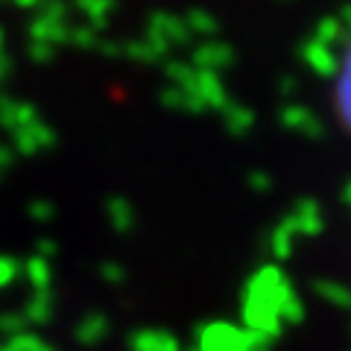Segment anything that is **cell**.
<instances>
[{"label":"cell","instance_id":"6da1fadb","mask_svg":"<svg viewBox=\"0 0 351 351\" xmlns=\"http://www.w3.org/2000/svg\"><path fill=\"white\" fill-rule=\"evenodd\" d=\"M328 73H334V106L337 117L351 132V38L346 44V53L337 64H328Z\"/></svg>","mask_w":351,"mask_h":351},{"label":"cell","instance_id":"7a4b0ae2","mask_svg":"<svg viewBox=\"0 0 351 351\" xmlns=\"http://www.w3.org/2000/svg\"><path fill=\"white\" fill-rule=\"evenodd\" d=\"M147 36L164 41L167 47H184L191 38V29L184 21L173 18V15H164V12H156L149 18V27H147Z\"/></svg>","mask_w":351,"mask_h":351},{"label":"cell","instance_id":"3957f363","mask_svg":"<svg viewBox=\"0 0 351 351\" xmlns=\"http://www.w3.org/2000/svg\"><path fill=\"white\" fill-rule=\"evenodd\" d=\"M36 120H38V112L29 103H21L9 94H0V126L3 129H9L15 135L18 129L36 123Z\"/></svg>","mask_w":351,"mask_h":351},{"label":"cell","instance_id":"277c9868","mask_svg":"<svg viewBox=\"0 0 351 351\" xmlns=\"http://www.w3.org/2000/svg\"><path fill=\"white\" fill-rule=\"evenodd\" d=\"M12 138H15V149L21 156H32V152H38V149H47V147H53V141H56L53 129L47 123H41V120L18 129Z\"/></svg>","mask_w":351,"mask_h":351},{"label":"cell","instance_id":"5b68a950","mask_svg":"<svg viewBox=\"0 0 351 351\" xmlns=\"http://www.w3.org/2000/svg\"><path fill=\"white\" fill-rule=\"evenodd\" d=\"M129 348L132 351H184L179 346V339L167 331H152V328H144V331H135L129 337Z\"/></svg>","mask_w":351,"mask_h":351},{"label":"cell","instance_id":"8992f818","mask_svg":"<svg viewBox=\"0 0 351 351\" xmlns=\"http://www.w3.org/2000/svg\"><path fill=\"white\" fill-rule=\"evenodd\" d=\"M240 348V334L228 325H211L199 331V351H232Z\"/></svg>","mask_w":351,"mask_h":351},{"label":"cell","instance_id":"52a82bcc","mask_svg":"<svg viewBox=\"0 0 351 351\" xmlns=\"http://www.w3.org/2000/svg\"><path fill=\"white\" fill-rule=\"evenodd\" d=\"M71 24H59V21H47L38 18L36 24H29V41H44V44H71Z\"/></svg>","mask_w":351,"mask_h":351},{"label":"cell","instance_id":"ba28073f","mask_svg":"<svg viewBox=\"0 0 351 351\" xmlns=\"http://www.w3.org/2000/svg\"><path fill=\"white\" fill-rule=\"evenodd\" d=\"M167 44L164 41H158V38H152V36H147V38H141V41H129V47L123 50L129 59H135V62H147V64H156V62H161L164 56H167Z\"/></svg>","mask_w":351,"mask_h":351},{"label":"cell","instance_id":"9c48e42d","mask_svg":"<svg viewBox=\"0 0 351 351\" xmlns=\"http://www.w3.org/2000/svg\"><path fill=\"white\" fill-rule=\"evenodd\" d=\"M108 334V319L103 313H88L85 319L76 325V339H80L82 346H94L100 343V339Z\"/></svg>","mask_w":351,"mask_h":351},{"label":"cell","instance_id":"30bf717a","mask_svg":"<svg viewBox=\"0 0 351 351\" xmlns=\"http://www.w3.org/2000/svg\"><path fill=\"white\" fill-rule=\"evenodd\" d=\"M53 316V295L47 293H32L29 304L24 307V319L27 325H47Z\"/></svg>","mask_w":351,"mask_h":351},{"label":"cell","instance_id":"8fae6325","mask_svg":"<svg viewBox=\"0 0 351 351\" xmlns=\"http://www.w3.org/2000/svg\"><path fill=\"white\" fill-rule=\"evenodd\" d=\"M24 276L29 278L32 287H36V293H47L50 290V276H53V272H50V261L32 255L24 263Z\"/></svg>","mask_w":351,"mask_h":351},{"label":"cell","instance_id":"7c38bea8","mask_svg":"<svg viewBox=\"0 0 351 351\" xmlns=\"http://www.w3.org/2000/svg\"><path fill=\"white\" fill-rule=\"evenodd\" d=\"M108 219H112V226H114V232L120 234H126L132 232V226H135V211H132V205L126 199H108Z\"/></svg>","mask_w":351,"mask_h":351},{"label":"cell","instance_id":"4fadbf2b","mask_svg":"<svg viewBox=\"0 0 351 351\" xmlns=\"http://www.w3.org/2000/svg\"><path fill=\"white\" fill-rule=\"evenodd\" d=\"M76 6L91 18V27H106V12L114 6V0H76Z\"/></svg>","mask_w":351,"mask_h":351},{"label":"cell","instance_id":"5bb4252c","mask_svg":"<svg viewBox=\"0 0 351 351\" xmlns=\"http://www.w3.org/2000/svg\"><path fill=\"white\" fill-rule=\"evenodd\" d=\"M24 331H27L24 313H0V334H6V339L24 334Z\"/></svg>","mask_w":351,"mask_h":351},{"label":"cell","instance_id":"9a60e30c","mask_svg":"<svg viewBox=\"0 0 351 351\" xmlns=\"http://www.w3.org/2000/svg\"><path fill=\"white\" fill-rule=\"evenodd\" d=\"M18 272H24V267H21L15 258L0 255V287H9V284L18 278Z\"/></svg>","mask_w":351,"mask_h":351},{"label":"cell","instance_id":"2e32d148","mask_svg":"<svg viewBox=\"0 0 351 351\" xmlns=\"http://www.w3.org/2000/svg\"><path fill=\"white\" fill-rule=\"evenodd\" d=\"M184 24H188V29L193 32H211L214 29V18H208L205 12H188V18H184Z\"/></svg>","mask_w":351,"mask_h":351},{"label":"cell","instance_id":"e0dca14e","mask_svg":"<svg viewBox=\"0 0 351 351\" xmlns=\"http://www.w3.org/2000/svg\"><path fill=\"white\" fill-rule=\"evenodd\" d=\"M71 41L73 44H80V47H97V32H94V27L91 24H85V27H80V29H73L71 32Z\"/></svg>","mask_w":351,"mask_h":351},{"label":"cell","instance_id":"ac0fdd59","mask_svg":"<svg viewBox=\"0 0 351 351\" xmlns=\"http://www.w3.org/2000/svg\"><path fill=\"white\" fill-rule=\"evenodd\" d=\"M53 53H56V47H53V44H44V41H29V59H32V62L44 64V62H50V59H53Z\"/></svg>","mask_w":351,"mask_h":351},{"label":"cell","instance_id":"d6986e66","mask_svg":"<svg viewBox=\"0 0 351 351\" xmlns=\"http://www.w3.org/2000/svg\"><path fill=\"white\" fill-rule=\"evenodd\" d=\"M29 217L38 219V223H47V219H53V205L44 202V199H36L29 202Z\"/></svg>","mask_w":351,"mask_h":351},{"label":"cell","instance_id":"ffe728a7","mask_svg":"<svg viewBox=\"0 0 351 351\" xmlns=\"http://www.w3.org/2000/svg\"><path fill=\"white\" fill-rule=\"evenodd\" d=\"M103 278L108 284H120V281H123V269L114 267V263H103Z\"/></svg>","mask_w":351,"mask_h":351},{"label":"cell","instance_id":"44dd1931","mask_svg":"<svg viewBox=\"0 0 351 351\" xmlns=\"http://www.w3.org/2000/svg\"><path fill=\"white\" fill-rule=\"evenodd\" d=\"M9 73H12V59H9L6 53H0V85L9 80Z\"/></svg>","mask_w":351,"mask_h":351},{"label":"cell","instance_id":"7402d4cb","mask_svg":"<svg viewBox=\"0 0 351 351\" xmlns=\"http://www.w3.org/2000/svg\"><path fill=\"white\" fill-rule=\"evenodd\" d=\"M9 164H12V149H9V147H0V176H6Z\"/></svg>","mask_w":351,"mask_h":351},{"label":"cell","instance_id":"603a6c76","mask_svg":"<svg viewBox=\"0 0 351 351\" xmlns=\"http://www.w3.org/2000/svg\"><path fill=\"white\" fill-rule=\"evenodd\" d=\"M0 351H21V348L15 346V339H6V343H0Z\"/></svg>","mask_w":351,"mask_h":351},{"label":"cell","instance_id":"cb8c5ba5","mask_svg":"<svg viewBox=\"0 0 351 351\" xmlns=\"http://www.w3.org/2000/svg\"><path fill=\"white\" fill-rule=\"evenodd\" d=\"M36 3H38V0H18V6H27V9H32Z\"/></svg>","mask_w":351,"mask_h":351},{"label":"cell","instance_id":"d4e9b609","mask_svg":"<svg viewBox=\"0 0 351 351\" xmlns=\"http://www.w3.org/2000/svg\"><path fill=\"white\" fill-rule=\"evenodd\" d=\"M0 53H3V29H0Z\"/></svg>","mask_w":351,"mask_h":351},{"label":"cell","instance_id":"484cf974","mask_svg":"<svg viewBox=\"0 0 351 351\" xmlns=\"http://www.w3.org/2000/svg\"><path fill=\"white\" fill-rule=\"evenodd\" d=\"M188 351H199V346H196V348H188Z\"/></svg>","mask_w":351,"mask_h":351},{"label":"cell","instance_id":"4316f807","mask_svg":"<svg viewBox=\"0 0 351 351\" xmlns=\"http://www.w3.org/2000/svg\"><path fill=\"white\" fill-rule=\"evenodd\" d=\"M44 351H53V348H50V346H47V348H44Z\"/></svg>","mask_w":351,"mask_h":351}]
</instances>
